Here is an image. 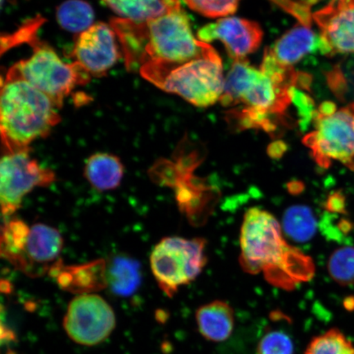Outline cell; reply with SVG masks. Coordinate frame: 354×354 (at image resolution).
Instances as JSON below:
<instances>
[{
	"instance_id": "obj_1",
	"label": "cell",
	"mask_w": 354,
	"mask_h": 354,
	"mask_svg": "<svg viewBox=\"0 0 354 354\" xmlns=\"http://www.w3.org/2000/svg\"><path fill=\"white\" fill-rule=\"evenodd\" d=\"M311 82L309 75L279 64L267 48L259 68L247 59L234 61L219 101L225 118L237 129L271 133L289 124L292 106L299 110L305 123L313 121L315 104L304 91Z\"/></svg>"
},
{
	"instance_id": "obj_2",
	"label": "cell",
	"mask_w": 354,
	"mask_h": 354,
	"mask_svg": "<svg viewBox=\"0 0 354 354\" xmlns=\"http://www.w3.org/2000/svg\"><path fill=\"white\" fill-rule=\"evenodd\" d=\"M127 68L139 72L145 64L183 63L201 55L207 43L194 37L180 1L165 15L144 21L125 19L111 21Z\"/></svg>"
},
{
	"instance_id": "obj_3",
	"label": "cell",
	"mask_w": 354,
	"mask_h": 354,
	"mask_svg": "<svg viewBox=\"0 0 354 354\" xmlns=\"http://www.w3.org/2000/svg\"><path fill=\"white\" fill-rule=\"evenodd\" d=\"M241 251L246 272H263L270 284L280 289L293 290L315 274L312 259L289 245L275 216L259 207H252L243 216Z\"/></svg>"
},
{
	"instance_id": "obj_4",
	"label": "cell",
	"mask_w": 354,
	"mask_h": 354,
	"mask_svg": "<svg viewBox=\"0 0 354 354\" xmlns=\"http://www.w3.org/2000/svg\"><path fill=\"white\" fill-rule=\"evenodd\" d=\"M57 106L28 82L8 76L2 82L0 121L3 144L8 152L28 149L60 122Z\"/></svg>"
},
{
	"instance_id": "obj_5",
	"label": "cell",
	"mask_w": 354,
	"mask_h": 354,
	"mask_svg": "<svg viewBox=\"0 0 354 354\" xmlns=\"http://www.w3.org/2000/svg\"><path fill=\"white\" fill-rule=\"evenodd\" d=\"M139 73L161 90L179 95L197 107L214 105L223 92V62L210 44L196 59L175 64L155 62L144 65Z\"/></svg>"
},
{
	"instance_id": "obj_6",
	"label": "cell",
	"mask_w": 354,
	"mask_h": 354,
	"mask_svg": "<svg viewBox=\"0 0 354 354\" xmlns=\"http://www.w3.org/2000/svg\"><path fill=\"white\" fill-rule=\"evenodd\" d=\"M33 55L21 60L8 70V76L19 77L28 82L46 95L57 108L77 86L86 85L91 81L88 74L76 62L66 64L46 43L37 38L30 44Z\"/></svg>"
},
{
	"instance_id": "obj_7",
	"label": "cell",
	"mask_w": 354,
	"mask_h": 354,
	"mask_svg": "<svg viewBox=\"0 0 354 354\" xmlns=\"http://www.w3.org/2000/svg\"><path fill=\"white\" fill-rule=\"evenodd\" d=\"M313 122V130L303 142L317 165L327 168L337 162L354 171V103L337 109L332 102H324Z\"/></svg>"
},
{
	"instance_id": "obj_8",
	"label": "cell",
	"mask_w": 354,
	"mask_h": 354,
	"mask_svg": "<svg viewBox=\"0 0 354 354\" xmlns=\"http://www.w3.org/2000/svg\"><path fill=\"white\" fill-rule=\"evenodd\" d=\"M206 241L202 238H163L150 256V265L158 285L168 297L180 286L201 275L207 263Z\"/></svg>"
},
{
	"instance_id": "obj_9",
	"label": "cell",
	"mask_w": 354,
	"mask_h": 354,
	"mask_svg": "<svg viewBox=\"0 0 354 354\" xmlns=\"http://www.w3.org/2000/svg\"><path fill=\"white\" fill-rule=\"evenodd\" d=\"M55 176L30 157L29 149L7 152L0 162V201L4 218L20 209L22 201L35 188L54 183Z\"/></svg>"
},
{
	"instance_id": "obj_10",
	"label": "cell",
	"mask_w": 354,
	"mask_h": 354,
	"mask_svg": "<svg viewBox=\"0 0 354 354\" xmlns=\"http://www.w3.org/2000/svg\"><path fill=\"white\" fill-rule=\"evenodd\" d=\"M116 323V315L107 301L91 293L78 295L71 301L63 325L73 342L95 346L109 337Z\"/></svg>"
},
{
	"instance_id": "obj_11",
	"label": "cell",
	"mask_w": 354,
	"mask_h": 354,
	"mask_svg": "<svg viewBox=\"0 0 354 354\" xmlns=\"http://www.w3.org/2000/svg\"><path fill=\"white\" fill-rule=\"evenodd\" d=\"M313 19L319 29L322 55L354 53V0H330Z\"/></svg>"
},
{
	"instance_id": "obj_12",
	"label": "cell",
	"mask_w": 354,
	"mask_h": 354,
	"mask_svg": "<svg viewBox=\"0 0 354 354\" xmlns=\"http://www.w3.org/2000/svg\"><path fill=\"white\" fill-rule=\"evenodd\" d=\"M263 32L254 21L241 17H223L198 30L199 41L209 44L219 41L234 61L247 59L262 43Z\"/></svg>"
},
{
	"instance_id": "obj_13",
	"label": "cell",
	"mask_w": 354,
	"mask_h": 354,
	"mask_svg": "<svg viewBox=\"0 0 354 354\" xmlns=\"http://www.w3.org/2000/svg\"><path fill=\"white\" fill-rule=\"evenodd\" d=\"M72 56L91 76H104L120 57L117 35L112 26L97 22L79 34Z\"/></svg>"
},
{
	"instance_id": "obj_14",
	"label": "cell",
	"mask_w": 354,
	"mask_h": 354,
	"mask_svg": "<svg viewBox=\"0 0 354 354\" xmlns=\"http://www.w3.org/2000/svg\"><path fill=\"white\" fill-rule=\"evenodd\" d=\"M64 246V239L57 229L43 223L30 227L24 250L15 266L28 275L35 276V268L44 267L59 258Z\"/></svg>"
},
{
	"instance_id": "obj_15",
	"label": "cell",
	"mask_w": 354,
	"mask_h": 354,
	"mask_svg": "<svg viewBox=\"0 0 354 354\" xmlns=\"http://www.w3.org/2000/svg\"><path fill=\"white\" fill-rule=\"evenodd\" d=\"M269 50L279 64L294 68L309 53L321 50V39L313 32L310 22L300 21Z\"/></svg>"
},
{
	"instance_id": "obj_16",
	"label": "cell",
	"mask_w": 354,
	"mask_h": 354,
	"mask_svg": "<svg viewBox=\"0 0 354 354\" xmlns=\"http://www.w3.org/2000/svg\"><path fill=\"white\" fill-rule=\"evenodd\" d=\"M198 331L207 340L223 342L232 334L234 310L224 301L216 300L203 305L196 312Z\"/></svg>"
},
{
	"instance_id": "obj_17",
	"label": "cell",
	"mask_w": 354,
	"mask_h": 354,
	"mask_svg": "<svg viewBox=\"0 0 354 354\" xmlns=\"http://www.w3.org/2000/svg\"><path fill=\"white\" fill-rule=\"evenodd\" d=\"M84 174L93 187L100 192H109L120 185L124 166L120 158L113 154L97 153L87 159Z\"/></svg>"
},
{
	"instance_id": "obj_18",
	"label": "cell",
	"mask_w": 354,
	"mask_h": 354,
	"mask_svg": "<svg viewBox=\"0 0 354 354\" xmlns=\"http://www.w3.org/2000/svg\"><path fill=\"white\" fill-rule=\"evenodd\" d=\"M107 287L114 295L127 297L135 293L141 283L140 267L137 261L117 257L105 272Z\"/></svg>"
},
{
	"instance_id": "obj_19",
	"label": "cell",
	"mask_w": 354,
	"mask_h": 354,
	"mask_svg": "<svg viewBox=\"0 0 354 354\" xmlns=\"http://www.w3.org/2000/svg\"><path fill=\"white\" fill-rule=\"evenodd\" d=\"M121 19L144 21L165 15L180 0H102Z\"/></svg>"
},
{
	"instance_id": "obj_20",
	"label": "cell",
	"mask_w": 354,
	"mask_h": 354,
	"mask_svg": "<svg viewBox=\"0 0 354 354\" xmlns=\"http://www.w3.org/2000/svg\"><path fill=\"white\" fill-rule=\"evenodd\" d=\"M282 231L288 238L296 243H306L315 236L317 219L313 212L306 205H293L283 216Z\"/></svg>"
},
{
	"instance_id": "obj_21",
	"label": "cell",
	"mask_w": 354,
	"mask_h": 354,
	"mask_svg": "<svg viewBox=\"0 0 354 354\" xmlns=\"http://www.w3.org/2000/svg\"><path fill=\"white\" fill-rule=\"evenodd\" d=\"M57 19L68 32L81 34L94 25L95 12L84 0H68L57 8Z\"/></svg>"
},
{
	"instance_id": "obj_22",
	"label": "cell",
	"mask_w": 354,
	"mask_h": 354,
	"mask_svg": "<svg viewBox=\"0 0 354 354\" xmlns=\"http://www.w3.org/2000/svg\"><path fill=\"white\" fill-rule=\"evenodd\" d=\"M30 227L24 221H8L2 230L1 254L10 263L15 264L19 259L28 238Z\"/></svg>"
},
{
	"instance_id": "obj_23",
	"label": "cell",
	"mask_w": 354,
	"mask_h": 354,
	"mask_svg": "<svg viewBox=\"0 0 354 354\" xmlns=\"http://www.w3.org/2000/svg\"><path fill=\"white\" fill-rule=\"evenodd\" d=\"M304 354H354V346L342 331L333 328L314 337Z\"/></svg>"
},
{
	"instance_id": "obj_24",
	"label": "cell",
	"mask_w": 354,
	"mask_h": 354,
	"mask_svg": "<svg viewBox=\"0 0 354 354\" xmlns=\"http://www.w3.org/2000/svg\"><path fill=\"white\" fill-rule=\"evenodd\" d=\"M328 272L339 285L354 284V248L346 246L336 250L330 257Z\"/></svg>"
},
{
	"instance_id": "obj_25",
	"label": "cell",
	"mask_w": 354,
	"mask_h": 354,
	"mask_svg": "<svg viewBox=\"0 0 354 354\" xmlns=\"http://www.w3.org/2000/svg\"><path fill=\"white\" fill-rule=\"evenodd\" d=\"M185 3L203 16L216 19L236 12L241 0H184Z\"/></svg>"
},
{
	"instance_id": "obj_26",
	"label": "cell",
	"mask_w": 354,
	"mask_h": 354,
	"mask_svg": "<svg viewBox=\"0 0 354 354\" xmlns=\"http://www.w3.org/2000/svg\"><path fill=\"white\" fill-rule=\"evenodd\" d=\"M294 344L289 335L281 330H272L260 339L256 354H294Z\"/></svg>"
},
{
	"instance_id": "obj_27",
	"label": "cell",
	"mask_w": 354,
	"mask_h": 354,
	"mask_svg": "<svg viewBox=\"0 0 354 354\" xmlns=\"http://www.w3.org/2000/svg\"><path fill=\"white\" fill-rule=\"evenodd\" d=\"M44 21V19L41 17H37L32 21H30L24 26L17 30L15 34L6 35V37H2L1 46L2 54L6 50H10V48L19 46V44L24 43L32 44L37 39V30L41 25Z\"/></svg>"
}]
</instances>
